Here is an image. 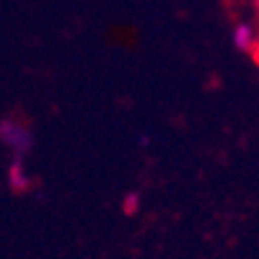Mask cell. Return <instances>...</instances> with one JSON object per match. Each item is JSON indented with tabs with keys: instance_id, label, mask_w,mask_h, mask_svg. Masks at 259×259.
Returning a JSON list of instances; mask_svg holds the SVG:
<instances>
[{
	"instance_id": "1",
	"label": "cell",
	"mask_w": 259,
	"mask_h": 259,
	"mask_svg": "<svg viewBox=\"0 0 259 259\" xmlns=\"http://www.w3.org/2000/svg\"><path fill=\"white\" fill-rule=\"evenodd\" d=\"M0 143H3L16 158H21L31 148L34 135H31L26 122H21L16 117H6V119H0Z\"/></svg>"
},
{
	"instance_id": "2",
	"label": "cell",
	"mask_w": 259,
	"mask_h": 259,
	"mask_svg": "<svg viewBox=\"0 0 259 259\" xmlns=\"http://www.w3.org/2000/svg\"><path fill=\"white\" fill-rule=\"evenodd\" d=\"M256 41V31L249 24H236L233 26V45L239 47L241 52H251Z\"/></svg>"
},
{
	"instance_id": "3",
	"label": "cell",
	"mask_w": 259,
	"mask_h": 259,
	"mask_svg": "<svg viewBox=\"0 0 259 259\" xmlns=\"http://www.w3.org/2000/svg\"><path fill=\"white\" fill-rule=\"evenodd\" d=\"M8 182H11L13 189H29L31 179H29V174H26L24 163H21V158H13V163H11V168H8Z\"/></svg>"
},
{
	"instance_id": "4",
	"label": "cell",
	"mask_w": 259,
	"mask_h": 259,
	"mask_svg": "<svg viewBox=\"0 0 259 259\" xmlns=\"http://www.w3.org/2000/svg\"><path fill=\"white\" fill-rule=\"evenodd\" d=\"M124 205H127V207H124L127 212H133V210L138 207V194H127V200H124Z\"/></svg>"
},
{
	"instance_id": "5",
	"label": "cell",
	"mask_w": 259,
	"mask_h": 259,
	"mask_svg": "<svg viewBox=\"0 0 259 259\" xmlns=\"http://www.w3.org/2000/svg\"><path fill=\"white\" fill-rule=\"evenodd\" d=\"M251 55H254V60H256V65H259V36H256V41H254V50H251Z\"/></svg>"
}]
</instances>
